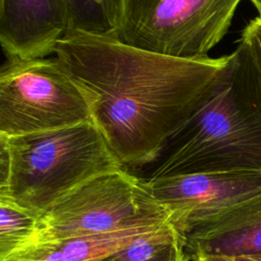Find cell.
<instances>
[{"label":"cell","mask_w":261,"mask_h":261,"mask_svg":"<svg viewBox=\"0 0 261 261\" xmlns=\"http://www.w3.org/2000/svg\"><path fill=\"white\" fill-rule=\"evenodd\" d=\"M53 53L124 168L161 156L207 102L227 59L172 57L80 32L65 34Z\"/></svg>","instance_id":"obj_1"},{"label":"cell","mask_w":261,"mask_h":261,"mask_svg":"<svg viewBox=\"0 0 261 261\" xmlns=\"http://www.w3.org/2000/svg\"><path fill=\"white\" fill-rule=\"evenodd\" d=\"M166 149L150 178L261 171V77L243 41L227 55L207 102Z\"/></svg>","instance_id":"obj_2"},{"label":"cell","mask_w":261,"mask_h":261,"mask_svg":"<svg viewBox=\"0 0 261 261\" xmlns=\"http://www.w3.org/2000/svg\"><path fill=\"white\" fill-rule=\"evenodd\" d=\"M11 169L6 198L39 217L86 181L125 169L93 121L7 137Z\"/></svg>","instance_id":"obj_3"},{"label":"cell","mask_w":261,"mask_h":261,"mask_svg":"<svg viewBox=\"0 0 261 261\" xmlns=\"http://www.w3.org/2000/svg\"><path fill=\"white\" fill-rule=\"evenodd\" d=\"M169 220V213L153 197L146 180L121 169L86 181L51 205L38 217L35 236L21 251L39 244L161 225Z\"/></svg>","instance_id":"obj_4"},{"label":"cell","mask_w":261,"mask_h":261,"mask_svg":"<svg viewBox=\"0 0 261 261\" xmlns=\"http://www.w3.org/2000/svg\"><path fill=\"white\" fill-rule=\"evenodd\" d=\"M242 0H122L115 37L178 58L207 57L226 35Z\"/></svg>","instance_id":"obj_5"},{"label":"cell","mask_w":261,"mask_h":261,"mask_svg":"<svg viewBox=\"0 0 261 261\" xmlns=\"http://www.w3.org/2000/svg\"><path fill=\"white\" fill-rule=\"evenodd\" d=\"M6 57L0 71V135L21 136L92 121L84 95L55 56Z\"/></svg>","instance_id":"obj_6"},{"label":"cell","mask_w":261,"mask_h":261,"mask_svg":"<svg viewBox=\"0 0 261 261\" xmlns=\"http://www.w3.org/2000/svg\"><path fill=\"white\" fill-rule=\"evenodd\" d=\"M146 185L179 228L260 194L261 171L181 174L149 178Z\"/></svg>","instance_id":"obj_7"},{"label":"cell","mask_w":261,"mask_h":261,"mask_svg":"<svg viewBox=\"0 0 261 261\" xmlns=\"http://www.w3.org/2000/svg\"><path fill=\"white\" fill-rule=\"evenodd\" d=\"M67 30L65 0H0V42L6 56L46 57Z\"/></svg>","instance_id":"obj_8"},{"label":"cell","mask_w":261,"mask_h":261,"mask_svg":"<svg viewBox=\"0 0 261 261\" xmlns=\"http://www.w3.org/2000/svg\"><path fill=\"white\" fill-rule=\"evenodd\" d=\"M177 229L191 259L261 253V193Z\"/></svg>","instance_id":"obj_9"},{"label":"cell","mask_w":261,"mask_h":261,"mask_svg":"<svg viewBox=\"0 0 261 261\" xmlns=\"http://www.w3.org/2000/svg\"><path fill=\"white\" fill-rule=\"evenodd\" d=\"M161 225L134 227L39 244L19 252L9 261H99L125 247L137 237Z\"/></svg>","instance_id":"obj_10"},{"label":"cell","mask_w":261,"mask_h":261,"mask_svg":"<svg viewBox=\"0 0 261 261\" xmlns=\"http://www.w3.org/2000/svg\"><path fill=\"white\" fill-rule=\"evenodd\" d=\"M184 239L169 220L99 261H190Z\"/></svg>","instance_id":"obj_11"},{"label":"cell","mask_w":261,"mask_h":261,"mask_svg":"<svg viewBox=\"0 0 261 261\" xmlns=\"http://www.w3.org/2000/svg\"><path fill=\"white\" fill-rule=\"evenodd\" d=\"M122 0H65L69 32L116 35ZM66 33V34H67Z\"/></svg>","instance_id":"obj_12"},{"label":"cell","mask_w":261,"mask_h":261,"mask_svg":"<svg viewBox=\"0 0 261 261\" xmlns=\"http://www.w3.org/2000/svg\"><path fill=\"white\" fill-rule=\"evenodd\" d=\"M38 217L6 198H0V261H8L35 236Z\"/></svg>","instance_id":"obj_13"},{"label":"cell","mask_w":261,"mask_h":261,"mask_svg":"<svg viewBox=\"0 0 261 261\" xmlns=\"http://www.w3.org/2000/svg\"><path fill=\"white\" fill-rule=\"evenodd\" d=\"M240 40L246 44L261 77V17L256 16L247 23Z\"/></svg>","instance_id":"obj_14"},{"label":"cell","mask_w":261,"mask_h":261,"mask_svg":"<svg viewBox=\"0 0 261 261\" xmlns=\"http://www.w3.org/2000/svg\"><path fill=\"white\" fill-rule=\"evenodd\" d=\"M11 169V159L6 140L0 136V193H3L9 181Z\"/></svg>","instance_id":"obj_15"},{"label":"cell","mask_w":261,"mask_h":261,"mask_svg":"<svg viewBox=\"0 0 261 261\" xmlns=\"http://www.w3.org/2000/svg\"><path fill=\"white\" fill-rule=\"evenodd\" d=\"M191 261H261V253L238 256H195Z\"/></svg>","instance_id":"obj_16"},{"label":"cell","mask_w":261,"mask_h":261,"mask_svg":"<svg viewBox=\"0 0 261 261\" xmlns=\"http://www.w3.org/2000/svg\"><path fill=\"white\" fill-rule=\"evenodd\" d=\"M252 4L255 6L257 11L259 12V17H261V0H250Z\"/></svg>","instance_id":"obj_17"}]
</instances>
